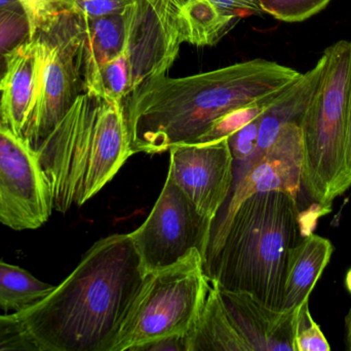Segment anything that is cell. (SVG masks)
Wrapping results in <instances>:
<instances>
[{
    "label": "cell",
    "mask_w": 351,
    "mask_h": 351,
    "mask_svg": "<svg viewBox=\"0 0 351 351\" xmlns=\"http://www.w3.org/2000/svg\"><path fill=\"white\" fill-rule=\"evenodd\" d=\"M301 74L254 59L185 78H149L123 100L132 152L195 144L225 115L280 92Z\"/></svg>",
    "instance_id": "6da1fadb"
},
{
    "label": "cell",
    "mask_w": 351,
    "mask_h": 351,
    "mask_svg": "<svg viewBox=\"0 0 351 351\" xmlns=\"http://www.w3.org/2000/svg\"><path fill=\"white\" fill-rule=\"evenodd\" d=\"M145 276L130 234L109 235L45 298L18 313L39 351H109Z\"/></svg>",
    "instance_id": "7a4b0ae2"
},
{
    "label": "cell",
    "mask_w": 351,
    "mask_h": 351,
    "mask_svg": "<svg viewBox=\"0 0 351 351\" xmlns=\"http://www.w3.org/2000/svg\"><path fill=\"white\" fill-rule=\"evenodd\" d=\"M35 150L53 210L84 205L133 156L123 101L84 93Z\"/></svg>",
    "instance_id": "3957f363"
},
{
    "label": "cell",
    "mask_w": 351,
    "mask_h": 351,
    "mask_svg": "<svg viewBox=\"0 0 351 351\" xmlns=\"http://www.w3.org/2000/svg\"><path fill=\"white\" fill-rule=\"evenodd\" d=\"M299 233L297 198L278 191L253 194L235 210L204 273L222 290L282 310L289 253Z\"/></svg>",
    "instance_id": "277c9868"
},
{
    "label": "cell",
    "mask_w": 351,
    "mask_h": 351,
    "mask_svg": "<svg viewBox=\"0 0 351 351\" xmlns=\"http://www.w3.org/2000/svg\"><path fill=\"white\" fill-rule=\"evenodd\" d=\"M323 72L300 122L302 183L317 203L331 210L346 193V140L351 80V43L340 41L326 49Z\"/></svg>",
    "instance_id": "5b68a950"
},
{
    "label": "cell",
    "mask_w": 351,
    "mask_h": 351,
    "mask_svg": "<svg viewBox=\"0 0 351 351\" xmlns=\"http://www.w3.org/2000/svg\"><path fill=\"white\" fill-rule=\"evenodd\" d=\"M210 288L199 251L171 267L146 274L109 351H139L164 338L185 337Z\"/></svg>",
    "instance_id": "8992f818"
},
{
    "label": "cell",
    "mask_w": 351,
    "mask_h": 351,
    "mask_svg": "<svg viewBox=\"0 0 351 351\" xmlns=\"http://www.w3.org/2000/svg\"><path fill=\"white\" fill-rule=\"evenodd\" d=\"M32 38L40 49V71L36 101L23 137L35 150L84 93L78 55L80 14L74 8L63 12L51 27Z\"/></svg>",
    "instance_id": "52a82bcc"
},
{
    "label": "cell",
    "mask_w": 351,
    "mask_h": 351,
    "mask_svg": "<svg viewBox=\"0 0 351 351\" xmlns=\"http://www.w3.org/2000/svg\"><path fill=\"white\" fill-rule=\"evenodd\" d=\"M213 220L167 177L145 222L129 233L145 273L171 267L199 251L206 262Z\"/></svg>",
    "instance_id": "ba28073f"
},
{
    "label": "cell",
    "mask_w": 351,
    "mask_h": 351,
    "mask_svg": "<svg viewBox=\"0 0 351 351\" xmlns=\"http://www.w3.org/2000/svg\"><path fill=\"white\" fill-rule=\"evenodd\" d=\"M303 161L300 123H289L282 128L276 141L257 158L234 162L232 187L213 223L204 264L218 251L229 222L243 200L253 194L270 191L298 197L302 185Z\"/></svg>",
    "instance_id": "9c48e42d"
},
{
    "label": "cell",
    "mask_w": 351,
    "mask_h": 351,
    "mask_svg": "<svg viewBox=\"0 0 351 351\" xmlns=\"http://www.w3.org/2000/svg\"><path fill=\"white\" fill-rule=\"evenodd\" d=\"M53 210L36 150L0 117V223L12 230H35Z\"/></svg>",
    "instance_id": "30bf717a"
},
{
    "label": "cell",
    "mask_w": 351,
    "mask_h": 351,
    "mask_svg": "<svg viewBox=\"0 0 351 351\" xmlns=\"http://www.w3.org/2000/svg\"><path fill=\"white\" fill-rule=\"evenodd\" d=\"M180 10L181 0H130L125 6L123 54L129 64L130 93L172 67L183 43Z\"/></svg>",
    "instance_id": "8fae6325"
},
{
    "label": "cell",
    "mask_w": 351,
    "mask_h": 351,
    "mask_svg": "<svg viewBox=\"0 0 351 351\" xmlns=\"http://www.w3.org/2000/svg\"><path fill=\"white\" fill-rule=\"evenodd\" d=\"M168 177L200 214L214 223L230 194L233 160L228 140L178 144L170 148Z\"/></svg>",
    "instance_id": "7c38bea8"
},
{
    "label": "cell",
    "mask_w": 351,
    "mask_h": 351,
    "mask_svg": "<svg viewBox=\"0 0 351 351\" xmlns=\"http://www.w3.org/2000/svg\"><path fill=\"white\" fill-rule=\"evenodd\" d=\"M219 292L227 313L250 351H294L298 308L276 310L245 293L220 288Z\"/></svg>",
    "instance_id": "4fadbf2b"
},
{
    "label": "cell",
    "mask_w": 351,
    "mask_h": 351,
    "mask_svg": "<svg viewBox=\"0 0 351 351\" xmlns=\"http://www.w3.org/2000/svg\"><path fill=\"white\" fill-rule=\"evenodd\" d=\"M39 71L40 49L36 39L31 38L10 52L0 92V117L21 137L36 101Z\"/></svg>",
    "instance_id": "5bb4252c"
},
{
    "label": "cell",
    "mask_w": 351,
    "mask_h": 351,
    "mask_svg": "<svg viewBox=\"0 0 351 351\" xmlns=\"http://www.w3.org/2000/svg\"><path fill=\"white\" fill-rule=\"evenodd\" d=\"M80 16V73L84 93L90 94L101 69L125 51V16L123 12L95 19Z\"/></svg>",
    "instance_id": "9a60e30c"
},
{
    "label": "cell",
    "mask_w": 351,
    "mask_h": 351,
    "mask_svg": "<svg viewBox=\"0 0 351 351\" xmlns=\"http://www.w3.org/2000/svg\"><path fill=\"white\" fill-rule=\"evenodd\" d=\"M334 247L329 239L311 234L289 253L282 310L294 311L308 302L311 292L330 263Z\"/></svg>",
    "instance_id": "2e32d148"
},
{
    "label": "cell",
    "mask_w": 351,
    "mask_h": 351,
    "mask_svg": "<svg viewBox=\"0 0 351 351\" xmlns=\"http://www.w3.org/2000/svg\"><path fill=\"white\" fill-rule=\"evenodd\" d=\"M185 340L187 351H250L223 305L218 286L212 282L204 306Z\"/></svg>",
    "instance_id": "e0dca14e"
},
{
    "label": "cell",
    "mask_w": 351,
    "mask_h": 351,
    "mask_svg": "<svg viewBox=\"0 0 351 351\" xmlns=\"http://www.w3.org/2000/svg\"><path fill=\"white\" fill-rule=\"evenodd\" d=\"M241 19L208 0H181L182 39L196 47L217 45Z\"/></svg>",
    "instance_id": "ac0fdd59"
},
{
    "label": "cell",
    "mask_w": 351,
    "mask_h": 351,
    "mask_svg": "<svg viewBox=\"0 0 351 351\" xmlns=\"http://www.w3.org/2000/svg\"><path fill=\"white\" fill-rule=\"evenodd\" d=\"M55 286L37 280L23 268L0 260V308L14 313L36 304Z\"/></svg>",
    "instance_id": "d6986e66"
},
{
    "label": "cell",
    "mask_w": 351,
    "mask_h": 351,
    "mask_svg": "<svg viewBox=\"0 0 351 351\" xmlns=\"http://www.w3.org/2000/svg\"><path fill=\"white\" fill-rule=\"evenodd\" d=\"M31 39L28 18L23 10L0 12V92L8 71V55Z\"/></svg>",
    "instance_id": "ffe728a7"
},
{
    "label": "cell",
    "mask_w": 351,
    "mask_h": 351,
    "mask_svg": "<svg viewBox=\"0 0 351 351\" xmlns=\"http://www.w3.org/2000/svg\"><path fill=\"white\" fill-rule=\"evenodd\" d=\"M130 94V69L123 54L101 69L92 93L106 100L123 101Z\"/></svg>",
    "instance_id": "44dd1931"
},
{
    "label": "cell",
    "mask_w": 351,
    "mask_h": 351,
    "mask_svg": "<svg viewBox=\"0 0 351 351\" xmlns=\"http://www.w3.org/2000/svg\"><path fill=\"white\" fill-rule=\"evenodd\" d=\"M280 92L267 97V98L262 99V100L253 103V104L241 107V109H237V111L225 115L224 117L215 123L214 126L204 136H202L195 144L216 141V140L224 139V138L228 137L231 134L234 133L235 131L250 123L252 120L261 115Z\"/></svg>",
    "instance_id": "7402d4cb"
},
{
    "label": "cell",
    "mask_w": 351,
    "mask_h": 351,
    "mask_svg": "<svg viewBox=\"0 0 351 351\" xmlns=\"http://www.w3.org/2000/svg\"><path fill=\"white\" fill-rule=\"evenodd\" d=\"M332 0H257L262 12L282 22H302L321 12Z\"/></svg>",
    "instance_id": "603a6c76"
},
{
    "label": "cell",
    "mask_w": 351,
    "mask_h": 351,
    "mask_svg": "<svg viewBox=\"0 0 351 351\" xmlns=\"http://www.w3.org/2000/svg\"><path fill=\"white\" fill-rule=\"evenodd\" d=\"M31 29V38L39 31L47 30L63 12L73 8L64 0H19Z\"/></svg>",
    "instance_id": "cb8c5ba5"
},
{
    "label": "cell",
    "mask_w": 351,
    "mask_h": 351,
    "mask_svg": "<svg viewBox=\"0 0 351 351\" xmlns=\"http://www.w3.org/2000/svg\"><path fill=\"white\" fill-rule=\"evenodd\" d=\"M308 302L301 305L297 311L294 351H330L329 342L311 317Z\"/></svg>",
    "instance_id": "d4e9b609"
},
{
    "label": "cell",
    "mask_w": 351,
    "mask_h": 351,
    "mask_svg": "<svg viewBox=\"0 0 351 351\" xmlns=\"http://www.w3.org/2000/svg\"><path fill=\"white\" fill-rule=\"evenodd\" d=\"M0 351H39L18 313L0 315Z\"/></svg>",
    "instance_id": "484cf974"
},
{
    "label": "cell",
    "mask_w": 351,
    "mask_h": 351,
    "mask_svg": "<svg viewBox=\"0 0 351 351\" xmlns=\"http://www.w3.org/2000/svg\"><path fill=\"white\" fill-rule=\"evenodd\" d=\"M261 115L227 137L235 163L247 160L255 152Z\"/></svg>",
    "instance_id": "4316f807"
},
{
    "label": "cell",
    "mask_w": 351,
    "mask_h": 351,
    "mask_svg": "<svg viewBox=\"0 0 351 351\" xmlns=\"http://www.w3.org/2000/svg\"><path fill=\"white\" fill-rule=\"evenodd\" d=\"M130 0H76L73 8L86 18L95 19L121 14Z\"/></svg>",
    "instance_id": "83f0119b"
},
{
    "label": "cell",
    "mask_w": 351,
    "mask_h": 351,
    "mask_svg": "<svg viewBox=\"0 0 351 351\" xmlns=\"http://www.w3.org/2000/svg\"><path fill=\"white\" fill-rule=\"evenodd\" d=\"M221 10L233 12L239 18H247L253 14H262L261 8L257 0H208Z\"/></svg>",
    "instance_id": "f1b7e54d"
},
{
    "label": "cell",
    "mask_w": 351,
    "mask_h": 351,
    "mask_svg": "<svg viewBox=\"0 0 351 351\" xmlns=\"http://www.w3.org/2000/svg\"><path fill=\"white\" fill-rule=\"evenodd\" d=\"M187 351L186 350L185 337L164 338V339L158 340V341L152 342L147 346H143L139 351Z\"/></svg>",
    "instance_id": "f546056e"
},
{
    "label": "cell",
    "mask_w": 351,
    "mask_h": 351,
    "mask_svg": "<svg viewBox=\"0 0 351 351\" xmlns=\"http://www.w3.org/2000/svg\"><path fill=\"white\" fill-rule=\"evenodd\" d=\"M346 171L348 187L351 188V80L350 96H348V128L346 140Z\"/></svg>",
    "instance_id": "4dcf8cb0"
},
{
    "label": "cell",
    "mask_w": 351,
    "mask_h": 351,
    "mask_svg": "<svg viewBox=\"0 0 351 351\" xmlns=\"http://www.w3.org/2000/svg\"><path fill=\"white\" fill-rule=\"evenodd\" d=\"M23 10L19 0H0V12L2 10Z\"/></svg>",
    "instance_id": "1f68e13d"
},
{
    "label": "cell",
    "mask_w": 351,
    "mask_h": 351,
    "mask_svg": "<svg viewBox=\"0 0 351 351\" xmlns=\"http://www.w3.org/2000/svg\"><path fill=\"white\" fill-rule=\"evenodd\" d=\"M346 350L351 351V308L346 317Z\"/></svg>",
    "instance_id": "d6a6232c"
},
{
    "label": "cell",
    "mask_w": 351,
    "mask_h": 351,
    "mask_svg": "<svg viewBox=\"0 0 351 351\" xmlns=\"http://www.w3.org/2000/svg\"><path fill=\"white\" fill-rule=\"evenodd\" d=\"M346 288H348V292H350L351 295V268L350 270H348V273H346Z\"/></svg>",
    "instance_id": "836d02e7"
},
{
    "label": "cell",
    "mask_w": 351,
    "mask_h": 351,
    "mask_svg": "<svg viewBox=\"0 0 351 351\" xmlns=\"http://www.w3.org/2000/svg\"><path fill=\"white\" fill-rule=\"evenodd\" d=\"M64 1L67 2V3L71 4V5H73L74 2L76 1V0H64Z\"/></svg>",
    "instance_id": "e575fe53"
}]
</instances>
